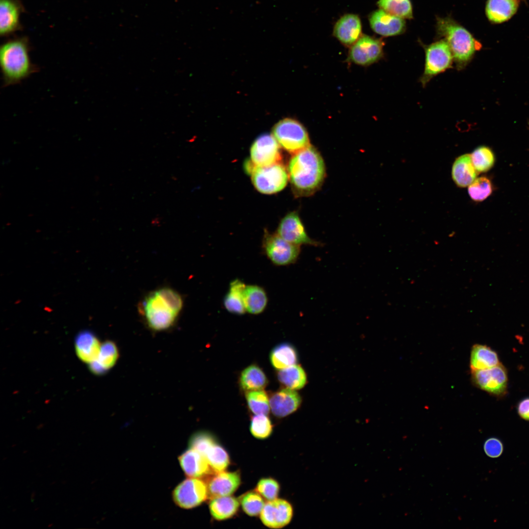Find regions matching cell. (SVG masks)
<instances>
[{"label": "cell", "instance_id": "cell-1", "mask_svg": "<svg viewBox=\"0 0 529 529\" xmlns=\"http://www.w3.org/2000/svg\"><path fill=\"white\" fill-rule=\"evenodd\" d=\"M288 172L295 192L299 195H309L321 185L325 176V164L316 149L309 145L293 154Z\"/></svg>", "mask_w": 529, "mask_h": 529}, {"label": "cell", "instance_id": "cell-2", "mask_svg": "<svg viewBox=\"0 0 529 529\" xmlns=\"http://www.w3.org/2000/svg\"><path fill=\"white\" fill-rule=\"evenodd\" d=\"M29 51L28 41L24 38L10 40L1 46L0 66L3 87L20 84L39 70L31 62Z\"/></svg>", "mask_w": 529, "mask_h": 529}, {"label": "cell", "instance_id": "cell-3", "mask_svg": "<svg viewBox=\"0 0 529 529\" xmlns=\"http://www.w3.org/2000/svg\"><path fill=\"white\" fill-rule=\"evenodd\" d=\"M436 29L444 38L452 52L456 67L464 69L470 62L481 44L464 27L449 17L438 18Z\"/></svg>", "mask_w": 529, "mask_h": 529}, {"label": "cell", "instance_id": "cell-4", "mask_svg": "<svg viewBox=\"0 0 529 529\" xmlns=\"http://www.w3.org/2000/svg\"><path fill=\"white\" fill-rule=\"evenodd\" d=\"M245 168L251 177L255 188L264 194H273L282 191L287 185L289 173L281 163L259 167L247 161Z\"/></svg>", "mask_w": 529, "mask_h": 529}, {"label": "cell", "instance_id": "cell-5", "mask_svg": "<svg viewBox=\"0 0 529 529\" xmlns=\"http://www.w3.org/2000/svg\"><path fill=\"white\" fill-rule=\"evenodd\" d=\"M272 134L279 145L292 154L310 145L305 128L293 119L285 118L280 120L274 125Z\"/></svg>", "mask_w": 529, "mask_h": 529}, {"label": "cell", "instance_id": "cell-6", "mask_svg": "<svg viewBox=\"0 0 529 529\" xmlns=\"http://www.w3.org/2000/svg\"><path fill=\"white\" fill-rule=\"evenodd\" d=\"M424 48L425 67L420 78L423 87L437 74L452 68L454 62L451 49L444 39L424 46Z\"/></svg>", "mask_w": 529, "mask_h": 529}, {"label": "cell", "instance_id": "cell-7", "mask_svg": "<svg viewBox=\"0 0 529 529\" xmlns=\"http://www.w3.org/2000/svg\"><path fill=\"white\" fill-rule=\"evenodd\" d=\"M263 250L267 258L276 265L284 266L295 263L300 254V246L285 240L276 233L264 232Z\"/></svg>", "mask_w": 529, "mask_h": 529}, {"label": "cell", "instance_id": "cell-8", "mask_svg": "<svg viewBox=\"0 0 529 529\" xmlns=\"http://www.w3.org/2000/svg\"><path fill=\"white\" fill-rule=\"evenodd\" d=\"M143 307L146 323L155 331H163L170 328L178 315L166 305L155 291L145 298Z\"/></svg>", "mask_w": 529, "mask_h": 529}, {"label": "cell", "instance_id": "cell-9", "mask_svg": "<svg viewBox=\"0 0 529 529\" xmlns=\"http://www.w3.org/2000/svg\"><path fill=\"white\" fill-rule=\"evenodd\" d=\"M383 41L367 35L361 36L351 46L347 60L362 66L370 65L384 55Z\"/></svg>", "mask_w": 529, "mask_h": 529}, {"label": "cell", "instance_id": "cell-10", "mask_svg": "<svg viewBox=\"0 0 529 529\" xmlns=\"http://www.w3.org/2000/svg\"><path fill=\"white\" fill-rule=\"evenodd\" d=\"M208 497L207 485L203 481L196 478L185 480L178 485L173 492L174 502L180 507L186 509L200 505Z\"/></svg>", "mask_w": 529, "mask_h": 529}, {"label": "cell", "instance_id": "cell-11", "mask_svg": "<svg viewBox=\"0 0 529 529\" xmlns=\"http://www.w3.org/2000/svg\"><path fill=\"white\" fill-rule=\"evenodd\" d=\"M281 159L279 144L273 135L263 134L251 145L249 161L254 166H268L281 163Z\"/></svg>", "mask_w": 529, "mask_h": 529}, {"label": "cell", "instance_id": "cell-12", "mask_svg": "<svg viewBox=\"0 0 529 529\" xmlns=\"http://www.w3.org/2000/svg\"><path fill=\"white\" fill-rule=\"evenodd\" d=\"M474 384L480 388L495 395L505 393L507 375L505 367L499 363L491 368L471 371Z\"/></svg>", "mask_w": 529, "mask_h": 529}, {"label": "cell", "instance_id": "cell-13", "mask_svg": "<svg viewBox=\"0 0 529 529\" xmlns=\"http://www.w3.org/2000/svg\"><path fill=\"white\" fill-rule=\"evenodd\" d=\"M276 233L288 242L297 245H321L320 242L308 236L298 214L295 212L289 213L283 217Z\"/></svg>", "mask_w": 529, "mask_h": 529}, {"label": "cell", "instance_id": "cell-14", "mask_svg": "<svg viewBox=\"0 0 529 529\" xmlns=\"http://www.w3.org/2000/svg\"><path fill=\"white\" fill-rule=\"evenodd\" d=\"M293 514L292 505L288 501L275 499L265 504L260 519L264 525L271 529H281L288 525Z\"/></svg>", "mask_w": 529, "mask_h": 529}, {"label": "cell", "instance_id": "cell-15", "mask_svg": "<svg viewBox=\"0 0 529 529\" xmlns=\"http://www.w3.org/2000/svg\"><path fill=\"white\" fill-rule=\"evenodd\" d=\"M368 19L372 29L384 37L401 34L406 28L404 19L392 15L382 9L372 12Z\"/></svg>", "mask_w": 529, "mask_h": 529}, {"label": "cell", "instance_id": "cell-16", "mask_svg": "<svg viewBox=\"0 0 529 529\" xmlns=\"http://www.w3.org/2000/svg\"><path fill=\"white\" fill-rule=\"evenodd\" d=\"M333 35L344 46L353 45L362 35L359 16L354 14L342 16L334 25Z\"/></svg>", "mask_w": 529, "mask_h": 529}, {"label": "cell", "instance_id": "cell-17", "mask_svg": "<svg viewBox=\"0 0 529 529\" xmlns=\"http://www.w3.org/2000/svg\"><path fill=\"white\" fill-rule=\"evenodd\" d=\"M301 401L299 395L294 389L287 387L275 392L269 398L271 412L279 418L287 416L295 411L300 406Z\"/></svg>", "mask_w": 529, "mask_h": 529}, {"label": "cell", "instance_id": "cell-18", "mask_svg": "<svg viewBox=\"0 0 529 529\" xmlns=\"http://www.w3.org/2000/svg\"><path fill=\"white\" fill-rule=\"evenodd\" d=\"M241 483L238 471L217 473L208 482V496L211 498L230 496L239 488Z\"/></svg>", "mask_w": 529, "mask_h": 529}, {"label": "cell", "instance_id": "cell-19", "mask_svg": "<svg viewBox=\"0 0 529 529\" xmlns=\"http://www.w3.org/2000/svg\"><path fill=\"white\" fill-rule=\"evenodd\" d=\"M74 344L78 358L88 364L96 359L101 345L97 337L88 331L79 333L75 339Z\"/></svg>", "mask_w": 529, "mask_h": 529}, {"label": "cell", "instance_id": "cell-20", "mask_svg": "<svg viewBox=\"0 0 529 529\" xmlns=\"http://www.w3.org/2000/svg\"><path fill=\"white\" fill-rule=\"evenodd\" d=\"M179 460L185 474L191 478L203 477L211 470L206 457L193 449L185 451L180 456Z\"/></svg>", "mask_w": 529, "mask_h": 529}, {"label": "cell", "instance_id": "cell-21", "mask_svg": "<svg viewBox=\"0 0 529 529\" xmlns=\"http://www.w3.org/2000/svg\"><path fill=\"white\" fill-rule=\"evenodd\" d=\"M477 172L471 155L464 154L458 157L454 161L452 168V177L457 186L465 188L477 178Z\"/></svg>", "mask_w": 529, "mask_h": 529}, {"label": "cell", "instance_id": "cell-22", "mask_svg": "<svg viewBox=\"0 0 529 529\" xmlns=\"http://www.w3.org/2000/svg\"><path fill=\"white\" fill-rule=\"evenodd\" d=\"M119 357V352L117 345L112 341H104L101 343L96 359L89 364L90 371L95 374L102 375L114 366Z\"/></svg>", "mask_w": 529, "mask_h": 529}, {"label": "cell", "instance_id": "cell-23", "mask_svg": "<svg viewBox=\"0 0 529 529\" xmlns=\"http://www.w3.org/2000/svg\"><path fill=\"white\" fill-rule=\"evenodd\" d=\"M20 4L15 0L0 1V33L7 35L19 26Z\"/></svg>", "mask_w": 529, "mask_h": 529}, {"label": "cell", "instance_id": "cell-24", "mask_svg": "<svg viewBox=\"0 0 529 529\" xmlns=\"http://www.w3.org/2000/svg\"><path fill=\"white\" fill-rule=\"evenodd\" d=\"M246 312L252 314H259L265 309L268 297L265 290L256 285H246L243 294Z\"/></svg>", "mask_w": 529, "mask_h": 529}, {"label": "cell", "instance_id": "cell-25", "mask_svg": "<svg viewBox=\"0 0 529 529\" xmlns=\"http://www.w3.org/2000/svg\"><path fill=\"white\" fill-rule=\"evenodd\" d=\"M517 7L516 0H488L486 14L490 21L501 23L509 19L515 13Z\"/></svg>", "mask_w": 529, "mask_h": 529}, {"label": "cell", "instance_id": "cell-26", "mask_svg": "<svg viewBox=\"0 0 529 529\" xmlns=\"http://www.w3.org/2000/svg\"><path fill=\"white\" fill-rule=\"evenodd\" d=\"M500 363L497 354L489 347L475 344L470 355V366L471 371L487 369Z\"/></svg>", "mask_w": 529, "mask_h": 529}, {"label": "cell", "instance_id": "cell-27", "mask_svg": "<svg viewBox=\"0 0 529 529\" xmlns=\"http://www.w3.org/2000/svg\"><path fill=\"white\" fill-rule=\"evenodd\" d=\"M239 506V500L230 495L212 498L209 509L215 520L222 521L233 517L237 513Z\"/></svg>", "mask_w": 529, "mask_h": 529}, {"label": "cell", "instance_id": "cell-28", "mask_svg": "<svg viewBox=\"0 0 529 529\" xmlns=\"http://www.w3.org/2000/svg\"><path fill=\"white\" fill-rule=\"evenodd\" d=\"M246 285L241 280L236 279L229 285L228 290L223 299V305L229 313L242 315L245 310L243 294Z\"/></svg>", "mask_w": 529, "mask_h": 529}, {"label": "cell", "instance_id": "cell-29", "mask_svg": "<svg viewBox=\"0 0 529 529\" xmlns=\"http://www.w3.org/2000/svg\"><path fill=\"white\" fill-rule=\"evenodd\" d=\"M240 385L245 391L263 389L268 384L267 377L263 370L256 364H251L244 369L239 378Z\"/></svg>", "mask_w": 529, "mask_h": 529}, {"label": "cell", "instance_id": "cell-30", "mask_svg": "<svg viewBox=\"0 0 529 529\" xmlns=\"http://www.w3.org/2000/svg\"><path fill=\"white\" fill-rule=\"evenodd\" d=\"M272 365L276 369H282L297 361V355L293 346L288 343H282L275 346L269 356Z\"/></svg>", "mask_w": 529, "mask_h": 529}, {"label": "cell", "instance_id": "cell-31", "mask_svg": "<svg viewBox=\"0 0 529 529\" xmlns=\"http://www.w3.org/2000/svg\"><path fill=\"white\" fill-rule=\"evenodd\" d=\"M277 376L281 384L294 390L302 388L307 381L305 371L301 366L296 364L279 370Z\"/></svg>", "mask_w": 529, "mask_h": 529}, {"label": "cell", "instance_id": "cell-32", "mask_svg": "<svg viewBox=\"0 0 529 529\" xmlns=\"http://www.w3.org/2000/svg\"><path fill=\"white\" fill-rule=\"evenodd\" d=\"M205 457L211 469L216 473L225 471L230 462L226 450L216 442L208 450Z\"/></svg>", "mask_w": 529, "mask_h": 529}, {"label": "cell", "instance_id": "cell-33", "mask_svg": "<svg viewBox=\"0 0 529 529\" xmlns=\"http://www.w3.org/2000/svg\"><path fill=\"white\" fill-rule=\"evenodd\" d=\"M377 5L385 12L403 19L412 18L410 0H379Z\"/></svg>", "mask_w": 529, "mask_h": 529}, {"label": "cell", "instance_id": "cell-34", "mask_svg": "<svg viewBox=\"0 0 529 529\" xmlns=\"http://www.w3.org/2000/svg\"><path fill=\"white\" fill-rule=\"evenodd\" d=\"M245 398L250 410L254 414H265L269 412V399L263 389L247 391Z\"/></svg>", "mask_w": 529, "mask_h": 529}, {"label": "cell", "instance_id": "cell-35", "mask_svg": "<svg viewBox=\"0 0 529 529\" xmlns=\"http://www.w3.org/2000/svg\"><path fill=\"white\" fill-rule=\"evenodd\" d=\"M470 155L473 165L478 172H486L494 164V154L487 146H479Z\"/></svg>", "mask_w": 529, "mask_h": 529}, {"label": "cell", "instance_id": "cell-36", "mask_svg": "<svg viewBox=\"0 0 529 529\" xmlns=\"http://www.w3.org/2000/svg\"><path fill=\"white\" fill-rule=\"evenodd\" d=\"M240 501L243 511L250 516L260 514L265 505L262 496L256 490L242 495Z\"/></svg>", "mask_w": 529, "mask_h": 529}, {"label": "cell", "instance_id": "cell-37", "mask_svg": "<svg viewBox=\"0 0 529 529\" xmlns=\"http://www.w3.org/2000/svg\"><path fill=\"white\" fill-rule=\"evenodd\" d=\"M273 431V425L265 414H256L250 421V431L253 436L260 439L268 438Z\"/></svg>", "mask_w": 529, "mask_h": 529}, {"label": "cell", "instance_id": "cell-38", "mask_svg": "<svg viewBox=\"0 0 529 529\" xmlns=\"http://www.w3.org/2000/svg\"><path fill=\"white\" fill-rule=\"evenodd\" d=\"M493 187L490 180L486 177L477 178L469 186L468 193L475 201L480 202L486 199L492 192Z\"/></svg>", "mask_w": 529, "mask_h": 529}, {"label": "cell", "instance_id": "cell-39", "mask_svg": "<svg viewBox=\"0 0 529 529\" xmlns=\"http://www.w3.org/2000/svg\"><path fill=\"white\" fill-rule=\"evenodd\" d=\"M216 443L215 438L206 432H199L192 435L190 438V448L200 452L204 456L208 450Z\"/></svg>", "mask_w": 529, "mask_h": 529}, {"label": "cell", "instance_id": "cell-40", "mask_svg": "<svg viewBox=\"0 0 529 529\" xmlns=\"http://www.w3.org/2000/svg\"><path fill=\"white\" fill-rule=\"evenodd\" d=\"M255 490L264 499L270 501L278 497L280 485L278 481L273 478H262L259 481Z\"/></svg>", "mask_w": 529, "mask_h": 529}, {"label": "cell", "instance_id": "cell-41", "mask_svg": "<svg viewBox=\"0 0 529 529\" xmlns=\"http://www.w3.org/2000/svg\"><path fill=\"white\" fill-rule=\"evenodd\" d=\"M155 292L171 310L179 313L183 304L182 298L179 293L168 288H161Z\"/></svg>", "mask_w": 529, "mask_h": 529}, {"label": "cell", "instance_id": "cell-42", "mask_svg": "<svg viewBox=\"0 0 529 529\" xmlns=\"http://www.w3.org/2000/svg\"><path fill=\"white\" fill-rule=\"evenodd\" d=\"M483 449L485 454L490 457L497 458L500 457L504 451L502 442L496 437L487 439L483 445Z\"/></svg>", "mask_w": 529, "mask_h": 529}, {"label": "cell", "instance_id": "cell-43", "mask_svg": "<svg viewBox=\"0 0 529 529\" xmlns=\"http://www.w3.org/2000/svg\"><path fill=\"white\" fill-rule=\"evenodd\" d=\"M518 412L523 419L529 420V398L524 399L519 403Z\"/></svg>", "mask_w": 529, "mask_h": 529}]
</instances>
